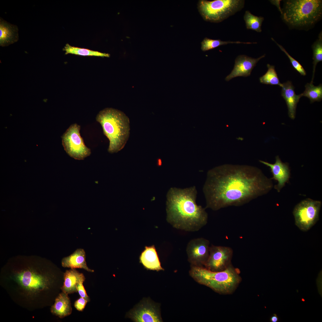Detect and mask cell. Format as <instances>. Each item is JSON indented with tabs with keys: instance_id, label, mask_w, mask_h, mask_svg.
I'll return each instance as SVG.
<instances>
[{
	"instance_id": "obj_1",
	"label": "cell",
	"mask_w": 322,
	"mask_h": 322,
	"mask_svg": "<svg viewBox=\"0 0 322 322\" xmlns=\"http://www.w3.org/2000/svg\"><path fill=\"white\" fill-rule=\"evenodd\" d=\"M273 184L261 170L246 165L225 164L209 170L203 188L206 208L213 210L239 206L266 194Z\"/></svg>"
},
{
	"instance_id": "obj_2",
	"label": "cell",
	"mask_w": 322,
	"mask_h": 322,
	"mask_svg": "<svg viewBox=\"0 0 322 322\" xmlns=\"http://www.w3.org/2000/svg\"><path fill=\"white\" fill-rule=\"evenodd\" d=\"M195 186L185 188L172 187L166 195L167 221L174 228L189 232L196 231L208 221L205 208L196 202Z\"/></svg>"
},
{
	"instance_id": "obj_3",
	"label": "cell",
	"mask_w": 322,
	"mask_h": 322,
	"mask_svg": "<svg viewBox=\"0 0 322 322\" xmlns=\"http://www.w3.org/2000/svg\"><path fill=\"white\" fill-rule=\"evenodd\" d=\"M96 119L109 141L108 151L114 153L123 149L130 134L129 120L126 114L118 109L106 108L99 112Z\"/></svg>"
},
{
	"instance_id": "obj_4",
	"label": "cell",
	"mask_w": 322,
	"mask_h": 322,
	"mask_svg": "<svg viewBox=\"0 0 322 322\" xmlns=\"http://www.w3.org/2000/svg\"><path fill=\"white\" fill-rule=\"evenodd\" d=\"M190 274L199 283L224 295L234 292L242 280L239 270L232 264L225 270L219 271H212L202 266L193 265Z\"/></svg>"
},
{
	"instance_id": "obj_5",
	"label": "cell",
	"mask_w": 322,
	"mask_h": 322,
	"mask_svg": "<svg viewBox=\"0 0 322 322\" xmlns=\"http://www.w3.org/2000/svg\"><path fill=\"white\" fill-rule=\"evenodd\" d=\"M283 20L290 27L303 28L313 26L322 15L321 0H288L281 11Z\"/></svg>"
},
{
	"instance_id": "obj_6",
	"label": "cell",
	"mask_w": 322,
	"mask_h": 322,
	"mask_svg": "<svg viewBox=\"0 0 322 322\" xmlns=\"http://www.w3.org/2000/svg\"><path fill=\"white\" fill-rule=\"evenodd\" d=\"M244 3V0H201L198 9L205 21L219 23L241 10Z\"/></svg>"
},
{
	"instance_id": "obj_7",
	"label": "cell",
	"mask_w": 322,
	"mask_h": 322,
	"mask_svg": "<svg viewBox=\"0 0 322 322\" xmlns=\"http://www.w3.org/2000/svg\"><path fill=\"white\" fill-rule=\"evenodd\" d=\"M321 205L320 201L307 199L301 202L295 207L293 213L295 225L301 230H309L319 220Z\"/></svg>"
},
{
	"instance_id": "obj_8",
	"label": "cell",
	"mask_w": 322,
	"mask_h": 322,
	"mask_svg": "<svg viewBox=\"0 0 322 322\" xmlns=\"http://www.w3.org/2000/svg\"><path fill=\"white\" fill-rule=\"evenodd\" d=\"M80 126L76 123L72 124L61 137L64 150L70 157L77 160H83L90 155V149L87 147L81 137Z\"/></svg>"
},
{
	"instance_id": "obj_9",
	"label": "cell",
	"mask_w": 322,
	"mask_h": 322,
	"mask_svg": "<svg viewBox=\"0 0 322 322\" xmlns=\"http://www.w3.org/2000/svg\"><path fill=\"white\" fill-rule=\"evenodd\" d=\"M233 254V249L230 247L212 244L205 267L214 271L223 270L232 264Z\"/></svg>"
},
{
	"instance_id": "obj_10",
	"label": "cell",
	"mask_w": 322,
	"mask_h": 322,
	"mask_svg": "<svg viewBox=\"0 0 322 322\" xmlns=\"http://www.w3.org/2000/svg\"><path fill=\"white\" fill-rule=\"evenodd\" d=\"M210 244L209 241L203 238L193 239L188 242L186 251L189 260L193 266H205L209 256Z\"/></svg>"
},
{
	"instance_id": "obj_11",
	"label": "cell",
	"mask_w": 322,
	"mask_h": 322,
	"mask_svg": "<svg viewBox=\"0 0 322 322\" xmlns=\"http://www.w3.org/2000/svg\"><path fill=\"white\" fill-rule=\"evenodd\" d=\"M16 279L23 287L32 291L47 289L50 285V280L48 278L31 269H26L21 272L17 275Z\"/></svg>"
},
{
	"instance_id": "obj_12",
	"label": "cell",
	"mask_w": 322,
	"mask_h": 322,
	"mask_svg": "<svg viewBox=\"0 0 322 322\" xmlns=\"http://www.w3.org/2000/svg\"><path fill=\"white\" fill-rule=\"evenodd\" d=\"M265 56V55L264 54L256 58L245 55L238 56L235 59L233 69L230 73L226 77L225 80L229 81L236 77H247L250 76L253 69L257 63Z\"/></svg>"
},
{
	"instance_id": "obj_13",
	"label": "cell",
	"mask_w": 322,
	"mask_h": 322,
	"mask_svg": "<svg viewBox=\"0 0 322 322\" xmlns=\"http://www.w3.org/2000/svg\"><path fill=\"white\" fill-rule=\"evenodd\" d=\"M259 161L270 168L273 175L272 179L278 182L274 188L278 192H280L286 183L289 181L290 178V171L288 164L282 162L278 156L275 157V161L274 164L261 160Z\"/></svg>"
},
{
	"instance_id": "obj_14",
	"label": "cell",
	"mask_w": 322,
	"mask_h": 322,
	"mask_svg": "<svg viewBox=\"0 0 322 322\" xmlns=\"http://www.w3.org/2000/svg\"><path fill=\"white\" fill-rule=\"evenodd\" d=\"M133 321L137 322H159L160 318L154 306L148 301L140 304L128 315Z\"/></svg>"
},
{
	"instance_id": "obj_15",
	"label": "cell",
	"mask_w": 322,
	"mask_h": 322,
	"mask_svg": "<svg viewBox=\"0 0 322 322\" xmlns=\"http://www.w3.org/2000/svg\"><path fill=\"white\" fill-rule=\"evenodd\" d=\"M281 95L286 103L289 117L292 119L295 118L296 110L298 103L302 97L301 94L297 95L295 87L290 81L282 83Z\"/></svg>"
},
{
	"instance_id": "obj_16",
	"label": "cell",
	"mask_w": 322,
	"mask_h": 322,
	"mask_svg": "<svg viewBox=\"0 0 322 322\" xmlns=\"http://www.w3.org/2000/svg\"><path fill=\"white\" fill-rule=\"evenodd\" d=\"M18 28L0 18V46L7 47L18 41Z\"/></svg>"
},
{
	"instance_id": "obj_17",
	"label": "cell",
	"mask_w": 322,
	"mask_h": 322,
	"mask_svg": "<svg viewBox=\"0 0 322 322\" xmlns=\"http://www.w3.org/2000/svg\"><path fill=\"white\" fill-rule=\"evenodd\" d=\"M140 262L147 270L159 271L163 270L154 245L145 246L139 258Z\"/></svg>"
},
{
	"instance_id": "obj_18",
	"label": "cell",
	"mask_w": 322,
	"mask_h": 322,
	"mask_svg": "<svg viewBox=\"0 0 322 322\" xmlns=\"http://www.w3.org/2000/svg\"><path fill=\"white\" fill-rule=\"evenodd\" d=\"M62 266L71 269L81 268L90 272L94 270L89 268L86 261V253L82 249H77L69 256L64 258L61 261Z\"/></svg>"
},
{
	"instance_id": "obj_19",
	"label": "cell",
	"mask_w": 322,
	"mask_h": 322,
	"mask_svg": "<svg viewBox=\"0 0 322 322\" xmlns=\"http://www.w3.org/2000/svg\"><path fill=\"white\" fill-rule=\"evenodd\" d=\"M68 295L63 292L60 293L51 308L52 313L60 318L68 316L72 312L71 302Z\"/></svg>"
},
{
	"instance_id": "obj_20",
	"label": "cell",
	"mask_w": 322,
	"mask_h": 322,
	"mask_svg": "<svg viewBox=\"0 0 322 322\" xmlns=\"http://www.w3.org/2000/svg\"><path fill=\"white\" fill-rule=\"evenodd\" d=\"M64 276V281L61 289L63 292L67 294L77 292V284L81 280L85 279L83 274L75 269L66 270Z\"/></svg>"
},
{
	"instance_id": "obj_21",
	"label": "cell",
	"mask_w": 322,
	"mask_h": 322,
	"mask_svg": "<svg viewBox=\"0 0 322 322\" xmlns=\"http://www.w3.org/2000/svg\"><path fill=\"white\" fill-rule=\"evenodd\" d=\"M305 89L301 94L302 97H308L311 103L315 101H320L322 99V85L320 84L318 86H315L313 83H307L305 85Z\"/></svg>"
},
{
	"instance_id": "obj_22",
	"label": "cell",
	"mask_w": 322,
	"mask_h": 322,
	"mask_svg": "<svg viewBox=\"0 0 322 322\" xmlns=\"http://www.w3.org/2000/svg\"><path fill=\"white\" fill-rule=\"evenodd\" d=\"M243 18L247 29L258 32L262 31L261 25L264 19L263 17L255 16L249 11L247 10L245 12Z\"/></svg>"
},
{
	"instance_id": "obj_23",
	"label": "cell",
	"mask_w": 322,
	"mask_h": 322,
	"mask_svg": "<svg viewBox=\"0 0 322 322\" xmlns=\"http://www.w3.org/2000/svg\"><path fill=\"white\" fill-rule=\"evenodd\" d=\"M65 51V54H71L83 56H93L101 57H110L108 53H102L98 51L90 50L88 49L72 47L67 44L63 49Z\"/></svg>"
},
{
	"instance_id": "obj_24",
	"label": "cell",
	"mask_w": 322,
	"mask_h": 322,
	"mask_svg": "<svg viewBox=\"0 0 322 322\" xmlns=\"http://www.w3.org/2000/svg\"><path fill=\"white\" fill-rule=\"evenodd\" d=\"M268 70L266 73L259 78V81L263 84L271 85H278L281 87V83L275 69V66L267 64Z\"/></svg>"
},
{
	"instance_id": "obj_25",
	"label": "cell",
	"mask_w": 322,
	"mask_h": 322,
	"mask_svg": "<svg viewBox=\"0 0 322 322\" xmlns=\"http://www.w3.org/2000/svg\"><path fill=\"white\" fill-rule=\"evenodd\" d=\"M313 60L312 77L311 82L313 83L315 68L317 64L322 61V32L319 33L318 38L312 46Z\"/></svg>"
},
{
	"instance_id": "obj_26",
	"label": "cell",
	"mask_w": 322,
	"mask_h": 322,
	"mask_svg": "<svg viewBox=\"0 0 322 322\" xmlns=\"http://www.w3.org/2000/svg\"><path fill=\"white\" fill-rule=\"evenodd\" d=\"M271 39L276 44L281 50L287 55L294 68L301 75L305 76L306 74V72L301 64L290 55L282 46L278 43L273 38H272Z\"/></svg>"
},
{
	"instance_id": "obj_27",
	"label": "cell",
	"mask_w": 322,
	"mask_h": 322,
	"mask_svg": "<svg viewBox=\"0 0 322 322\" xmlns=\"http://www.w3.org/2000/svg\"><path fill=\"white\" fill-rule=\"evenodd\" d=\"M85 280V279H82L77 283L76 285V289L77 292H78L80 297L83 298L89 302L90 301V299L87 295L83 284V282Z\"/></svg>"
},
{
	"instance_id": "obj_28",
	"label": "cell",
	"mask_w": 322,
	"mask_h": 322,
	"mask_svg": "<svg viewBox=\"0 0 322 322\" xmlns=\"http://www.w3.org/2000/svg\"><path fill=\"white\" fill-rule=\"evenodd\" d=\"M88 302L86 300L80 297L75 302L74 306L78 310L82 311Z\"/></svg>"
},
{
	"instance_id": "obj_29",
	"label": "cell",
	"mask_w": 322,
	"mask_h": 322,
	"mask_svg": "<svg viewBox=\"0 0 322 322\" xmlns=\"http://www.w3.org/2000/svg\"><path fill=\"white\" fill-rule=\"evenodd\" d=\"M279 320V318L276 314H273L270 317V321L271 322H277Z\"/></svg>"
}]
</instances>
